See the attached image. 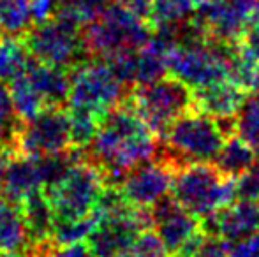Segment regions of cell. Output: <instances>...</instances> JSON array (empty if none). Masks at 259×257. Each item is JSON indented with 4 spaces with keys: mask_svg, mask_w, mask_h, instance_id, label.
Masks as SVG:
<instances>
[{
    "mask_svg": "<svg viewBox=\"0 0 259 257\" xmlns=\"http://www.w3.org/2000/svg\"><path fill=\"white\" fill-rule=\"evenodd\" d=\"M160 150V136L123 100L104 113L83 155L103 171L106 185L120 187L131 169L159 157Z\"/></svg>",
    "mask_w": 259,
    "mask_h": 257,
    "instance_id": "cell-1",
    "label": "cell"
},
{
    "mask_svg": "<svg viewBox=\"0 0 259 257\" xmlns=\"http://www.w3.org/2000/svg\"><path fill=\"white\" fill-rule=\"evenodd\" d=\"M233 134V117L215 118L199 110H191L178 117L162 134L160 155L178 168L196 162H213L226 139Z\"/></svg>",
    "mask_w": 259,
    "mask_h": 257,
    "instance_id": "cell-2",
    "label": "cell"
},
{
    "mask_svg": "<svg viewBox=\"0 0 259 257\" xmlns=\"http://www.w3.org/2000/svg\"><path fill=\"white\" fill-rule=\"evenodd\" d=\"M235 46L222 44L205 35L187 37L167 53V74L182 79L192 90L229 79Z\"/></svg>",
    "mask_w": 259,
    "mask_h": 257,
    "instance_id": "cell-3",
    "label": "cell"
},
{
    "mask_svg": "<svg viewBox=\"0 0 259 257\" xmlns=\"http://www.w3.org/2000/svg\"><path fill=\"white\" fill-rule=\"evenodd\" d=\"M152 37L150 25L115 0L106 6L99 18L83 27V44L89 59H106L118 52L140 49Z\"/></svg>",
    "mask_w": 259,
    "mask_h": 257,
    "instance_id": "cell-4",
    "label": "cell"
},
{
    "mask_svg": "<svg viewBox=\"0 0 259 257\" xmlns=\"http://www.w3.org/2000/svg\"><path fill=\"white\" fill-rule=\"evenodd\" d=\"M171 195L203 220L235 201V178L226 176L211 162L185 164L175 173Z\"/></svg>",
    "mask_w": 259,
    "mask_h": 257,
    "instance_id": "cell-5",
    "label": "cell"
},
{
    "mask_svg": "<svg viewBox=\"0 0 259 257\" xmlns=\"http://www.w3.org/2000/svg\"><path fill=\"white\" fill-rule=\"evenodd\" d=\"M125 102L162 137L178 117L194 110V90L182 79L166 74L147 85H134Z\"/></svg>",
    "mask_w": 259,
    "mask_h": 257,
    "instance_id": "cell-6",
    "label": "cell"
},
{
    "mask_svg": "<svg viewBox=\"0 0 259 257\" xmlns=\"http://www.w3.org/2000/svg\"><path fill=\"white\" fill-rule=\"evenodd\" d=\"M104 185L103 171L83 155L57 185L42 190L52 202L55 222H67L89 217L96 210Z\"/></svg>",
    "mask_w": 259,
    "mask_h": 257,
    "instance_id": "cell-7",
    "label": "cell"
},
{
    "mask_svg": "<svg viewBox=\"0 0 259 257\" xmlns=\"http://www.w3.org/2000/svg\"><path fill=\"white\" fill-rule=\"evenodd\" d=\"M129 90L131 86L116 78L104 59H87L71 69L67 106L85 108L104 115L122 104L129 95Z\"/></svg>",
    "mask_w": 259,
    "mask_h": 257,
    "instance_id": "cell-8",
    "label": "cell"
},
{
    "mask_svg": "<svg viewBox=\"0 0 259 257\" xmlns=\"http://www.w3.org/2000/svg\"><path fill=\"white\" fill-rule=\"evenodd\" d=\"M23 37L32 57L42 64L72 69L89 59L83 44V27L64 18L52 16L32 25Z\"/></svg>",
    "mask_w": 259,
    "mask_h": 257,
    "instance_id": "cell-9",
    "label": "cell"
},
{
    "mask_svg": "<svg viewBox=\"0 0 259 257\" xmlns=\"http://www.w3.org/2000/svg\"><path fill=\"white\" fill-rule=\"evenodd\" d=\"M154 229L162 240L169 257H194L205 238L201 219L166 195L150 208Z\"/></svg>",
    "mask_w": 259,
    "mask_h": 257,
    "instance_id": "cell-10",
    "label": "cell"
},
{
    "mask_svg": "<svg viewBox=\"0 0 259 257\" xmlns=\"http://www.w3.org/2000/svg\"><path fill=\"white\" fill-rule=\"evenodd\" d=\"M257 16V0H219L198 9L194 21L205 37L235 46L243 42Z\"/></svg>",
    "mask_w": 259,
    "mask_h": 257,
    "instance_id": "cell-11",
    "label": "cell"
},
{
    "mask_svg": "<svg viewBox=\"0 0 259 257\" xmlns=\"http://www.w3.org/2000/svg\"><path fill=\"white\" fill-rule=\"evenodd\" d=\"M150 227H154L150 208L131 206L116 215L101 217L87 238V245L96 257H120L141 231Z\"/></svg>",
    "mask_w": 259,
    "mask_h": 257,
    "instance_id": "cell-12",
    "label": "cell"
},
{
    "mask_svg": "<svg viewBox=\"0 0 259 257\" xmlns=\"http://www.w3.org/2000/svg\"><path fill=\"white\" fill-rule=\"evenodd\" d=\"M71 124L67 108H48L35 118L21 124L16 136V151L28 157L71 150Z\"/></svg>",
    "mask_w": 259,
    "mask_h": 257,
    "instance_id": "cell-13",
    "label": "cell"
},
{
    "mask_svg": "<svg viewBox=\"0 0 259 257\" xmlns=\"http://www.w3.org/2000/svg\"><path fill=\"white\" fill-rule=\"evenodd\" d=\"M178 166L164 155L136 166L125 175L120 190L133 206L152 208L162 197L169 195Z\"/></svg>",
    "mask_w": 259,
    "mask_h": 257,
    "instance_id": "cell-14",
    "label": "cell"
},
{
    "mask_svg": "<svg viewBox=\"0 0 259 257\" xmlns=\"http://www.w3.org/2000/svg\"><path fill=\"white\" fill-rule=\"evenodd\" d=\"M203 231L229 243L259 234V201L235 199L228 206L201 220Z\"/></svg>",
    "mask_w": 259,
    "mask_h": 257,
    "instance_id": "cell-15",
    "label": "cell"
},
{
    "mask_svg": "<svg viewBox=\"0 0 259 257\" xmlns=\"http://www.w3.org/2000/svg\"><path fill=\"white\" fill-rule=\"evenodd\" d=\"M42 189V178L35 157L16 153L7 162L0 182V195L20 204L27 195Z\"/></svg>",
    "mask_w": 259,
    "mask_h": 257,
    "instance_id": "cell-16",
    "label": "cell"
},
{
    "mask_svg": "<svg viewBox=\"0 0 259 257\" xmlns=\"http://www.w3.org/2000/svg\"><path fill=\"white\" fill-rule=\"evenodd\" d=\"M27 76L45 99L46 106L67 108L69 93H71V69L42 64L34 59L27 71Z\"/></svg>",
    "mask_w": 259,
    "mask_h": 257,
    "instance_id": "cell-17",
    "label": "cell"
},
{
    "mask_svg": "<svg viewBox=\"0 0 259 257\" xmlns=\"http://www.w3.org/2000/svg\"><path fill=\"white\" fill-rule=\"evenodd\" d=\"M32 245L20 204L0 195V255L23 257Z\"/></svg>",
    "mask_w": 259,
    "mask_h": 257,
    "instance_id": "cell-18",
    "label": "cell"
},
{
    "mask_svg": "<svg viewBox=\"0 0 259 257\" xmlns=\"http://www.w3.org/2000/svg\"><path fill=\"white\" fill-rule=\"evenodd\" d=\"M247 93L249 92L236 83L224 79L205 88L194 90V110H199L215 118L235 117Z\"/></svg>",
    "mask_w": 259,
    "mask_h": 257,
    "instance_id": "cell-19",
    "label": "cell"
},
{
    "mask_svg": "<svg viewBox=\"0 0 259 257\" xmlns=\"http://www.w3.org/2000/svg\"><path fill=\"white\" fill-rule=\"evenodd\" d=\"M198 7L194 0H154L148 25L154 32H171L180 41L191 28Z\"/></svg>",
    "mask_w": 259,
    "mask_h": 257,
    "instance_id": "cell-20",
    "label": "cell"
},
{
    "mask_svg": "<svg viewBox=\"0 0 259 257\" xmlns=\"http://www.w3.org/2000/svg\"><path fill=\"white\" fill-rule=\"evenodd\" d=\"M21 213H23L25 224L34 243H45L52 240L55 227V213L48 195L45 190L39 189L20 202Z\"/></svg>",
    "mask_w": 259,
    "mask_h": 257,
    "instance_id": "cell-21",
    "label": "cell"
},
{
    "mask_svg": "<svg viewBox=\"0 0 259 257\" xmlns=\"http://www.w3.org/2000/svg\"><path fill=\"white\" fill-rule=\"evenodd\" d=\"M257 161V151L252 146H249L243 139H240L236 134H233L226 139L224 146L211 164H215V168L229 178H238L243 173L249 171Z\"/></svg>",
    "mask_w": 259,
    "mask_h": 257,
    "instance_id": "cell-22",
    "label": "cell"
},
{
    "mask_svg": "<svg viewBox=\"0 0 259 257\" xmlns=\"http://www.w3.org/2000/svg\"><path fill=\"white\" fill-rule=\"evenodd\" d=\"M32 57L23 35L13 37L6 35L0 39V81L11 83L23 76L30 67Z\"/></svg>",
    "mask_w": 259,
    "mask_h": 257,
    "instance_id": "cell-23",
    "label": "cell"
},
{
    "mask_svg": "<svg viewBox=\"0 0 259 257\" xmlns=\"http://www.w3.org/2000/svg\"><path fill=\"white\" fill-rule=\"evenodd\" d=\"M9 92L14 104V111H16V115L20 117L21 122L32 120L37 115H41L45 110H48L45 99L35 90V86L32 85L27 72L9 83Z\"/></svg>",
    "mask_w": 259,
    "mask_h": 257,
    "instance_id": "cell-24",
    "label": "cell"
},
{
    "mask_svg": "<svg viewBox=\"0 0 259 257\" xmlns=\"http://www.w3.org/2000/svg\"><path fill=\"white\" fill-rule=\"evenodd\" d=\"M235 134L259 153V92H249L233 117Z\"/></svg>",
    "mask_w": 259,
    "mask_h": 257,
    "instance_id": "cell-25",
    "label": "cell"
},
{
    "mask_svg": "<svg viewBox=\"0 0 259 257\" xmlns=\"http://www.w3.org/2000/svg\"><path fill=\"white\" fill-rule=\"evenodd\" d=\"M34 25L32 0H0V27L4 35L20 37Z\"/></svg>",
    "mask_w": 259,
    "mask_h": 257,
    "instance_id": "cell-26",
    "label": "cell"
},
{
    "mask_svg": "<svg viewBox=\"0 0 259 257\" xmlns=\"http://www.w3.org/2000/svg\"><path fill=\"white\" fill-rule=\"evenodd\" d=\"M69 113V124H71V143L72 148L78 150H85L94 139L97 129H99L101 118L104 115H99L92 110H85V108H72L67 106Z\"/></svg>",
    "mask_w": 259,
    "mask_h": 257,
    "instance_id": "cell-27",
    "label": "cell"
},
{
    "mask_svg": "<svg viewBox=\"0 0 259 257\" xmlns=\"http://www.w3.org/2000/svg\"><path fill=\"white\" fill-rule=\"evenodd\" d=\"M109 0H57L53 16L64 18L72 23L85 27L87 23L99 18Z\"/></svg>",
    "mask_w": 259,
    "mask_h": 257,
    "instance_id": "cell-28",
    "label": "cell"
},
{
    "mask_svg": "<svg viewBox=\"0 0 259 257\" xmlns=\"http://www.w3.org/2000/svg\"><path fill=\"white\" fill-rule=\"evenodd\" d=\"M23 122L14 111L9 85L0 81V148L16 151V136Z\"/></svg>",
    "mask_w": 259,
    "mask_h": 257,
    "instance_id": "cell-29",
    "label": "cell"
},
{
    "mask_svg": "<svg viewBox=\"0 0 259 257\" xmlns=\"http://www.w3.org/2000/svg\"><path fill=\"white\" fill-rule=\"evenodd\" d=\"M99 222V215L92 212L89 217L79 220H67V222H55L52 241L55 245H71L89 238L96 224Z\"/></svg>",
    "mask_w": 259,
    "mask_h": 257,
    "instance_id": "cell-30",
    "label": "cell"
},
{
    "mask_svg": "<svg viewBox=\"0 0 259 257\" xmlns=\"http://www.w3.org/2000/svg\"><path fill=\"white\" fill-rule=\"evenodd\" d=\"M120 257H169V254L157 231L150 227V229L141 231L133 241V245Z\"/></svg>",
    "mask_w": 259,
    "mask_h": 257,
    "instance_id": "cell-31",
    "label": "cell"
},
{
    "mask_svg": "<svg viewBox=\"0 0 259 257\" xmlns=\"http://www.w3.org/2000/svg\"><path fill=\"white\" fill-rule=\"evenodd\" d=\"M235 199L259 201V161L247 173L235 178Z\"/></svg>",
    "mask_w": 259,
    "mask_h": 257,
    "instance_id": "cell-32",
    "label": "cell"
},
{
    "mask_svg": "<svg viewBox=\"0 0 259 257\" xmlns=\"http://www.w3.org/2000/svg\"><path fill=\"white\" fill-rule=\"evenodd\" d=\"M52 257H96L87 243H71V245H55Z\"/></svg>",
    "mask_w": 259,
    "mask_h": 257,
    "instance_id": "cell-33",
    "label": "cell"
},
{
    "mask_svg": "<svg viewBox=\"0 0 259 257\" xmlns=\"http://www.w3.org/2000/svg\"><path fill=\"white\" fill-rule=\"evenodd\" d=\"M120 6L127 7L131 13H134L136 16H140L141 20H145L148 23L152 14V7H154V0H115Z\"/></svg>",
    "mask_w": 259,
    "mask_h": 257,
    "instance_id": "cell-34",
    "label": "cell"
},
{
    "mask_svg": "<svg viewBox=\"0 0 259 257\" xmlns=\"http://www.w3.org/2000/svg\"><path fill=\"white\" fill-rule=\"evenodd\" d=\"M55 2L57 0H32V16H34V25L46 21L53 16Z\"/></svg>",
    "mask_w": 259,
    "mask_h": 257,
    "instance_id": "cell-35",
    "label": "cell"
},
{
    "mask_svg": "<svg viewBox=\"0 0 259 257\" xmlns=\"http://www.w3.org/2000/svg\"><path fill=\"white\" fill-rule=\"evenodd\" d=\"M16 155L13 150H6V148H0V182H2V176H4V171H6V166L7 162L11 161V157Z\"/></svg>",
    "mask_w": 259,
    "mask_h": 257,
    "instance_id": "cell-36",
    "label": "cell"
},
{
    "mask_svg": "<svg viewBox=\"0 0 259 257\" xmlns=\"http://www.w3.org/2000/svg\"><path fill=\"white\" fill-rule=\"evenodd\" d=\"M215 2H219V0H194V4H196V7H198V9H201V7H208V6H211V4H215Z\"/></svg>",
    "mask_w": 259,
    "mask_h": 257,
    "instance_id": "cell-37",
    "label": "cell"
},
{
    "mask_svg": "<svg viewBox=\"0 0 259 257\" xmlns=\"http://www.w3.org/2000/svg\"><path fill=\"white\" fill-rule=\"evenodd\" d=\"M2 34H4V32H2V27H0V39H2Z\"/></svg>",
    "mask_w": 259,
    "mask_h": 257,
    "instance_id": "cell-38",
    "label": "cell"
},
{
    "mask_svg": "<svg viewBox=\"0 0 259 257\" xmlns=\"http://www.w3.org/2000/svg\"><path fill=\"white\" fill-rule=\"evenodd\" d=\"M257 6H259V0H257Z\"/></svg>",
    "mask_w": 259,
    "mask_h": 257,
    "instance_id": "cell-39",
    "label": "cell"
}]
</instances>
